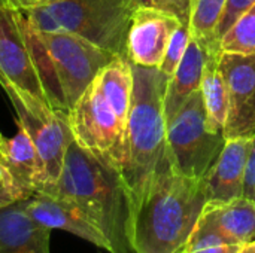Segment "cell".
Returning <instances> with one entry per match:
<instances>
[{"label":"cell","instance_id":"1","mask_svg":"<svg viewBox=\"0 0 255 253\" xmlns=\"http://www.w3.org/2000/svg\"><path fill=\"white\" fill-rule=\"evenodd\" d=\"M205 204L202 179L178 173L166 152L133 216L134 253L179 252L190 240Z\"/></svg>","mask_w":255,"mask_h":253},{"label":"cell","instance_id":"2","mask_svg":"<svg viewBox=\"0 0 255 253\" xmlns=\"http://www.w3.org/2000/svg\"><path fill=\"white\" fill-rule=\"evenodd\" d=\"M51 195L79 207L106 236L111 253H134L133 204L121 173L75 140L67 148L61 176Z\"/></svg>","mask_w":255,"mask_h":253},{"label":"cell","instance_id":"3","mask_svg":"<svg viewBox=\"0 0 255 253\" xmlns=\"http://www.w3.org/2000/svg\"><path fill=\"white\" fill-rule=\"evenodd\" d=\"M133 94L126 128V160L121 170L130 192L133 216L166 154L164 92L169 76L158 67L131 64Z\"/></svg>","mask_w":255,"mask_h":253},{"label":"cell","instance_id":"4","mask_svg":"<svg viewBox=\"0 0 255 253\" xmlns=\"http://www.w3.org/2000/svg\"><path fill=\"white\" fill-rule=\"evenodd\" d=\"M22 13L39 31L76 34L127 58V33L133 13L128 0H51Z\"/></svg>","mask_w":255,"mask_h":253},{"label":"cell","instance_id":"5","mask_svg":"<svg viewBox=\"0 0 255 253\" xmlns=\"http://www.w3.org/2000/svg\"><path fill=\"white\" fill-rule=\"evenodd\" d=\"M0 85L7 94L15 113L16 125L31 137L42 167V185L37 194L51 195L61 176L64 158L73 140L67 112L54 109L46 100L0 78Z\"/></svg>","mask_w":255,"mask_h":253},{"label":"cell","instance_id":"6","mask_svg":"<svg viewBox=\"0 0 255 253\" xmlns=\"http://www.w3.org/2000/svg\"><path fill=\"white\" fill-rule=\"evenodd\" d=\"M227 139L214 131L200 89L166 124V152L173 169L193 179H202L220 157Z\"/></svg>","mask_w":255,"mask_h":253},{"label":"cell","instance_id":"7","mask_svg":"<svg viewBox=\"0 0 255 253\" xmlns=\"http://www.w3.org/2000/svg\"><path fill=\"white\" fill-rule=\"evenodd\" d=\"M73 140L85 151L121 173L126 160V128L105 97L97 79L67 112Z\"/></svg>","mask_w":255,"mask_h":253},{"label":"cell","instance_id":"8","mask_svg":"<svg viewBox=\"0 0 255 253\" xmlns=\"http://www.w3.org/2000/svg\"><path fill=\"white\" fill-rule=\"evenodd\" d=\"M39 36L49 55L55 79L69 112L99 72L117 55L76 34L39 31Z\"/></svg>","mask_w":255,"mask_h":253},{"label":"cell","instance_id":"9","mask_svg":"<svg viewBox=\"0 0 255 253\" xmlns=\"http://www.w3.org/2000/svg\"><path fill=\"white\" fill-rule=\"evenodd\" d=\"M220 69L229 91L226 139L255 134V54H220Z\"/></svg>","mask_w":255,"mask_h":253},{"label":"cell","instance_id":"10","mask_svg":"<svg viewBox=\"0 0 255 253\" xmlns=\"http://www.w3.org/2000/svg\"><path fill=\"white\" fill-rule=\"evenodd\" d=\"M0 78L46 100L25 39L24 13L3 3H0Z\"/></svg>","mask_w":255,"mask_h":253},{"label":"cell","instance_id":"11","mask_svg":"<svg viewBox=\"0 0 255 253\" xmlns=\"http://www.w3.org/2000/svg\"><path fill=\"white\" fill-rule=\"evenodd\" d=\"M179 24L170 13L148 7L134 9L127 33V60L142 67H158Z\"/></svg>","mask_w":255,"mask_h":253},{"label":"cell","instance_id":"12","mask_svg":"<svg viewBox=\"0 0 255 253\" xmlns=\"http://www.w3.org/2000/svg\"><path fill=\"white\" fill-rule=\"evenodd\" d=\"M28 215L42 227L49 230H63L79 239L93 243L96 248L112 252L111 243L102 230L73 203L45 194H34L25 198Z\"/></svg>","mask_w":255,"mask_h":253},{"label":"cell","instance_id":"13","mask_svg":"<svg viewBox=\"0 0 255 253\" xmlns=\"http://www.w3.org/2000/svg\"><path fill=\"white\" fill-rule=\"evenodd\" d=\"M251 137L229 139L208 173L202 177L206 203H227L244 197L245 167Z\"/></svg>","mask_w":255,"mask_h":253},{"label":"cell","instance_id":"14","mask_svg":"<svg viewBox=\"0 0 255 253\" xmlns=\"http://www.w3.org/2000/svg\"><path fill=\"white\" fill-rule=\"evenodd\" d=\"M212 233L230 245H245L255 240V203L241 197L227 203H206L194 234Z\"/></svg>","mask_w":255,"mask_h":253},{"label":"cell","instance_id":"15","mask_svg":"<svg viewBox=\"0 0 255 253\" xmlns=\"http://www.w3.org/2000/svg\"><path fill=\"white\" fill-rule=\"evenodd\" d=\"M51 231L28 215L25 200L0 209V253H51Z\"/></svg>","mask_w":255,"mask_h":253},{"label":"cell","instance_id":"16","mask_svg":"<svg viewBox=\"0 0 255 253\" xmlns=\"http://www.w3.org/2000/svg\"><path fill=\"white\" fill-rule=\"evenodd\" d=\"M206 42L191 36L188 48L175 70L169 78L164 92V118L166 124L181 110L187 100L200 89L205 64L208 60Z\"/></svg>","mask_w":255,"mask_h":253},{"label":"cell","instance_id":"17","mask_svg":"<svg viewBox=\"0 0 255 253\" xmlns=\"http://www.w3.org/2000/svg\"><path fill=\"white\" fill-rule=\"evenodd\" d=\"M0 163L9 170L24 198H30L40 191V160L31 137L24 128L18 127V133L10 139L0 136Z\"/></svg>","mask_w":255,"mask_h":253},{"label":"cell","instance_id":"18","mask_svg":"<svg viewBox=\"0 0 255 253\" xmlns=\"http://www.w3.org/2000/svg\"><path fill=\"white\" fill-rule=\"evenodd\" d=\"M208 60L203 70L200 92L208 116V124L214 131L224 133L229 113V91L220 69L221 48L218 42H208Z\"/></svg>","mask_w":255,"mask_h":253},{"label":"cell","instance_id":"19","mask_svg":"<svg viewBox=\"0 0 255 253\" xmlns=\"http://www.w3.org/2000/svg\"><path fill=\"white\" fill-rule=\"evenodd\" d=\"M227 0H193L190 15L191 36L203 40L214 42L217 25L223 16Z\"/></svg>","mask_w":255,"mask_h":253},{"label":"cell","instance_id":"20","mask_svg":"<svg viewBox=\"0 0 255 253\" xmlns=\"http://www.w3.org/2000/svg\"><path fill=\"white\" fill-rule=\"evenodd\" d=\"M221 52L255 54V4L241 15L220 39Z\"/></svg>","mask_w":255,"mask_h":253},{"label":"cell","instance_id":"21","mask_svg":"<svg viewBox=\"0 0 255 253\" xmlns=\"http://www.w3.org/2000/svg\"><path fill=\"white\" fill-rule=\"evenodd\" d=\"M190 39H191V31H190V24H179L176 27V30L173 31L170 40H169V45H167V49L164 52V57L158 66L160 72L164 73L166 76H172L175 73V70L178 69L187 48H188V43H190Z\"/></svg>","mask_w":255,"mask_h":253},{"label":"cell","instance_id":"22","mask_svg":"<svg viewBox=\"0 0 255 253\" xmlns=\"http://www.w3.org/2000/svg\"><path fill=\"white\" fill-rule=\"evenodd\" d=\"M242 245H230L217 234H194L178 253H238Z\"/></svg>","mask_w":255,"mask_h":253},{"label":"cell","instance_id":"23","mask_svg":"<svg viewBox=\"0 0 255 253\" xmlns=\"http://www.w3.org/2000/svg\"><path fill=\"white\" fill-rule=\"evenodd\" d=\"M128 1L133 10L137 7L157 9L176 16L182 24H190L193 0H128Z\"/></svg>","mask_w":255,"mask_h":253},{"label":"cell","instance_id":"24","mask_svg":"<svg viewBox=\"0 0 255 253\" xmlns=\"http://www.w3.org/2000/svg\"><path fill=\"white\" fill-rule=\"evenodd\" d=\"M255 0H227L226 9L223 12V16L217 25L215 34H214V42L220 43V39L232 28V25L236 22V19L244 15L251 6H254Z\"/></svg>","mask_w":255,"mask_h":253},{"label":"cell","instance_id":"25","mask_svg":"<svg viewBox=\"0 0 255 253\" xmlns=\"http://www.w3.org/2000/svg\"><path fill=\"white\" fill-rule=\"evenodd\" d=\"M19 200H25L18 185L15 183L9 170L0 163V209L13 204Z\"/></svg>","mask_w":255,"mask_h":253},{"label":"cell","instance_id":"26","mask_svg":"<svg viewBox=\"0 0 255 253\" xmlns=\"http://www.w3.org/2000/svg\"><path fill=\"white\" fill-rule=\"evenodd\" d=\"M244 197L255 203V134L250 140V152L244 179Z\"/></svg>","mask_w":255,"mask_h":253},{"label":"cell","instance_id":"27","mask_svg":"<svg viewBox=\"0 0 255 253\" xmlns=\"http://www.w3.org/2000/svg\"><path fill=\"white\" fill-rule=\"evenodd\" d=\"M49 1L51 0H0V3L12 6V7L21 10V12H25V10L34 9V7L43 6V4H46Z\"/></svg>","mask_w":255,"mask_h":253},{"label":"cell","instance_id":"28","mask_svg":"<svg viewBox=\"0 0 255 253\" xmlns=\"http://www.w3.org/2000/svg\"><path fill=\"white\" fill-rule=\"evenodd\" d=\"M238 253H255V240L250 242V243L242 245Z\"/></svg>","mask_w":255,"mask_h":253},{"label":"cell","instance_id":"29","mask_svg":"<svg viewBox=\"0 0 255 253\" xmlns=\"http://www.w3.org/2000/svg\"><path fill=\"white\" fill-rule=\"evenodd\" d=\"M0 136H1V134H0Z\"/></svg>","mask_w":255,"mask_h":253}]
</instances>
